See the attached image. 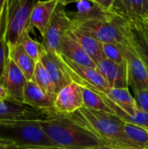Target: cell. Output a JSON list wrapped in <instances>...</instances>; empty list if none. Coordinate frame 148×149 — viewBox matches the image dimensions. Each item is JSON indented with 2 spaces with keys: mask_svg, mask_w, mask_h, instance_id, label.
<instances>
[{
  "mask_svg": "<svg viewBox=\"0 0 148 149\" xmlns=\"http://www.w3.org/2000/svg\"><path fill=\"white\" fill-rule=\"evenodd\" d=\"M38 123L46 135L58 148L89 149L104 146L97 134L69 115L56 113L45 120H38Z\"/></svg>",
  "mask_w": 148,
  "mask_h": 149,
  "instance_id": "1",
  "label": "cell"
},
{
  "mask_svg": "<svg viewBox=\"0 0 148 149\" xmlns=\"http://www.w3.org/2000/svg\"><path fill=\"white\" fill-rule=\"evenodd\" d=\"M69 116L97 134L104 146L116 149H140L126 134V122L113 113L82 107Z\"/></svg>",
  "mask_w": 148,
  "mask_h": 149,
  "instance_id": "2",
  "label": "cell"
},
{
  "mask_svg": "<svg viewBox=\"0 0 148 149\" xmlns=\"http://www.w3.org/2000/svg\"><path fill=\"white\" fill-rule=\"evenodd\" d=\"M0 141L12 148L57 147L38 120H0Z\"/></svg>",
  "mask_w": 148,
  "mask_h": 149,
  "instance_id": "3",
  "label": "cell"
},
{
  "mask_svg": "<svg viewBox=\"0 0 148 149\" xmlns=\"http://www.w3.org/2000/svg\"><path fill=\"white\" fill-rule=\"evenodd\" d=\"M128 18L119 15L109 20H91L72 23V28L89 35L101 43L126 44L127 38Z\"/></svg>",
  "mask_w": 148,
  "mask_h": 149,
  "instance_id": "4",
  "label": "cell"
},
{
  "mask_svg": "<svg viewBox=\"0 0 148 149\" xmlns=\"http://www.w3.org/2000/svg\"><path fill=\"white\" fill-rule=\"evenodd\" d=\"M38 0H17L12 10L8 13L6 42L8 48L19 45L24 34L29 31L32 10Z\"/></svg>",
  "mask_w": 148,
  "mask_h": 149,
  "instance_id": "5",
  "label": "cell"
},
{
  "mask_svg": "<svg viewBox=\"0 0 148 149\" xmlns=\"http://www.w3.org/2000/svg\"><path fill=\"white\" fill-rule=\"evenodd\" d=\"M72 26V21L65 10V6L58 3L43 36L42 44L45 51L60 54L61 41Z\"/></svg>",
  "mask_w": 148,
  "mask_h": 149,
  "instance_id": "6",
  "label": "cell"
},
{
  "mask_svg": "<svg viewBox=\"0 0 148 149\" xmlns=\"http://www.w3.org/2000/svg\"><path fill=\"white\" fill-rule=\"evenodd\" d=\"M124 48L125 58L127 66L128 86L132 87L133 93L142 89L148 90L147 69L129 38L124 45Z\"/></svg>",
  "mask_w": 148,
  "mask_h": 149,
  "instance_id": "7",
  "label": "cell"
},
{
  "mask_svg": "<svg viewBox=\"0 0 148 149\" xmlns=\"http://www.w3.org/2000/svg\"><path fill=\"white\" fill-rule=\"evenodd\" d=\"M54 113L10 100H0V120H42Z\"/></svg>",
  "mask_w": 148,
  "mask_h": 149,
  "instance_id": "8",
  "label": "cell"
},
{
  "mask_svg": "<svg viewBox=\"0 0 148 149\" xmlns=\"http://www.w3.org/2000/svg\"><path fill=\"white\" fill-rule=\"evenodd\" d=\"M83 107L81 86L75 81L63 87L55 97L54 111L57 113L70 115Z\"/></svg>",
  "mask_w": 148,
  "mask_h": 149,
  "instance_id": "9",
  "label": "cell"
},
{
  "mask_svg": "<svg viewBox=\"0 0 148 149\" xmlns=\"http://www.w3.org/2000/svg\"><path fill=\"white\" fill-rule=\"evenodd\" d=\"M27 81L23 72L10 58L3 77L0 79V84L8 92L10 100L24 103V93Z\"/></svg>",
  "mask_w": 148,
  "mask_h": 149,
  "instance_id": "10",
  "label": "cell"
},
{
  "mask_svg": "<svg viewBox=\"0 0 148 149\" xmlns=\"http://www.w3.org/2000/svg\"><path fill=\"white\" fill-rule=\"evenodd\" d=\"M39 61L49 72L55 86L56 93H58L63 87L72 82L67 65L60 54L44 50Z\"/></svg>",
  "mask_w": 148,
  "mask_h": 149,
  "instance_id": "11",
  "label": "cell"
},
{
  "mask_svg": "<svg viewBox=\"0 0 148 149\" xmlns=\"http://www.w3.org/2000/svg\"><path fill=\"white\" fill-rule=\"evenodd\" d=\"M119 16L113 10H106L92 0H82L76 3L75 10L69 14L72 23H82L91 20H109Z\"/></svg>",
  "mask_w": 148,
  "mask_h": 149,
  "instance_id": "12",
  "label": "cell"
},
{
  "mask_svg": "<svg viewBox=\"0 0 148 149\" xmlns=\"http://www.w3.org/2000/svg\"><path fill=\"white\" fill-rule=\"evenodd\" d=\"M96 69L113 88H128V74L126 61L116 63L104 58L96 64Z\"/></svg>",
  "mask_w": 148,
  "mask_h": 149,
  "instance_id": "13",
  "label": "cell"
},
{
  "mask_svg": "<svg viewBox=\"0 0 148 149\" xmlns=\"http://www.w3.org/2000/svg\"><path fill=\"white\" fill-rule=\"evenodd\" d=\"M61 57L67 65V69L71 76L81 79L82 81L92 86L97 90L102 93H105L108 88H110L107 81L96 68L84 66L72 62V60L65 58L62 55Z\"/></svg>",
  "mask_w": 148,
  "mask_h": 149,
  "instance_id": "14",
  "label": "cell"
},
{
  "mask_svg": "<svg viewBox=\"0 0 148 149\" xmlns=\"http://www.w3.org/2000/svg\"><path fill=\"white\" fill-rule=\"evenodd\" d=\"M55 97L40 88L32 80H28L24 88V104L38 110L56 113L54 111Z\"/></svg>",
  "mask_w": 148,
  "mask_h": 149,
  "instance_id": "15",
  "label": "cell"
},
{
  "mask_svg": "<svg viewBox=\"0 0 148 149\" xmlns=\"http://www.w3.org/2000/svg\"><path fill=\"white\" fill-rule=\"evenodd\" d=\"M58 4V0H38L31 15L29 32L36 28L43 37Z\"/></svg>",
  "mask_w": 148,
  "mask_h": 149,
  "instance_id": "16",
  "label": "cell"
},
{
  "mask_svg": "<svg viewBox=\"0 0 148 149\" xmlns=\"http://www.w3.org/2000/svg\"><path fill=\"white\" fill-rule=\"evenodd\" d=\"M60 55L76 64L96 68V63L86 53L80 44L69 33V31L66 32L61 41Z\"/></svg>",
  "mask_w": 148,
  "mask_h": 149,
  "instance_id": "17",
  "label": "cell"
},
{
  "mask_svg": "<svg viewBox=\"0 0 148 149\" xmlns=\"http://www.w3.org/2000/svg\"><path fill=\"white\" fill-rule=\"evenodd\" d=\"M127 37L148 72V38L138 19H128Z\"/></svg>",
  "mask_w": 148,
  "mask_h": 149,
  "instance_id": "18",
  "label": "cell"
},
{
  "mask_svg": "<svg viewBox=\"0 0 148 149\" xmlns=\"http://www.w3.org/2000/svg\"><path fill=\"white\" fill-rule=\"evenodd\" d=\"M113 10L128 19L144 18L148 13V0H115Z\"/></svg>",
  "mask_w": 148,
  "mask_h": 149,
  "instance_id": "19",
  "label": "cell"
},
{
  "mask_svg": "<svg viewBox=\"0 0 148 149\" xmlns=\"http://www.w3.org/2000/svg\"><path fill=\"white\" fill-rule=\"evenodd\" d=\"M103 94L129 115H134L137 113L138 108L136 107L134 97L130 93L128 88L110 87L103 93Z\"/></svg>",
  "mask_w": 148,
  "mask_h": 149,
  "instance_id": "20",
  "label": "cell"
},
{
  "mask_svg": "<svg viewBox=\"0 0 148 149\" xmlns=\"http://www.w3.org/2000/svg\"><path fill=\"white\" fill-rule=\"evenodd\" d=\"M69 33L80 44L86 53L91 57V58L97 64L102 59L106 58L103 53L102 43L94 38L81 32L79 30L72 28L68 31Z\"/></svg>",
  "mask_w": 148,
  "mask_h": 149,
  "instance_id": "21",
  "label": "cell"
},
{
  "mask_svg": "<svg viewBox=\"0 0 148 149\" xmlns=\"http://www.w3.org/2000/svg\"><path fill=\"white\" fill-rule=\"evenodd\" d=\"M9 55L18 68L23 72L27 80H31L37 62L26 53L21 44L9 48Z\"/></svg>",
  "mask_w": 148,
  "mask_h": 149,
  "instance_id": "22",
  "label": "cell"
},
{
  "mask_svg": "<svg viewBox=\"0 0 148 149\" xmlns=\"http://www.w3.org/2000/svg\"><path fill=\"white\" fill-rule=\"evenodd\" d=\"M80 86H81L82 95H83V104H84L83 107H85L91 110L113 113L108 105L106 103V101L98 93H96L94 90L87 86H81V85Z\"/></svg>",
  "mask_w": 148,
  "mask_h": 149,
  "instance_id": "23",
  "label": "cell"
},
{
  "mask_svg": "<svg viewBox=\"0 0 148 149\" xmlns=\"http://www.w3.org/2000/svg\"><path fill=\"white\" fill-rule=\"evenodd\" d=\"M31 80L35 82L40 88H42L47 93L53 97H56L57 93L55 91V86L51 79V77L47 69L45 68V66L40 61L37 62L36 64L35 71Z\"/></svg>",
  "mask_w": 148,
  "mask_h": 149,
  "instance_id": "24",
  "label": "cell"
},
{
  "mask_svg": "<svg viewBox=\"0 0 148 149\" xmlns=\"http://www.w3.org/2000/svg\"><path fill=\"white\" fill-rule=\"evenodd\" d=\"M20 44L23 46L24 50L26 52V53L32 59H34L36 62H38L40 60L45 49L44 48L43 44L38 43L30 36L29 31H26L24 34Z\"/></svg>",
  "mask_w": 148,
  "mask_h": 149,
  "instance_id": "25",
  "label": "cell"
},
{
  "mask_svg": "<svg viewBox=\"0 0 148 149\" xmlns=\"http://www.w3.org/2000/svg\"><path fill=\"white\" fill-rule=\"evenodd\" d=\"M124 45L125 44L120 43H102V49L105 58L116 63L125 62Z\"/></svg>",
  "mask_w": 148,
  "mask_h": 149,
  "instance_id": "26",
  "label": "cell"
},
{
  "mask_svg": "<svg viewBox=\"0 0 148 149\" xmlns=\"http://www.w3.org/2000/svg\"><path fill=\"white\" fill-rule=\"evenodd\" d=\"M134 100L137 108L148 113V90L142 89L134 92Z\"/></svg>",
  "mask_w": 148,
  "mask_h": 149,
  "instance_id": "27",
  "label": "cell"
},
{
  "mask_svg": "<svg viewBox=\"0 0 148 149\" xmlns=\"http://www.w3.org/2000/svg\"><path fill=\"white\" fill-rule=\"evenodd\" d=\"M106 10H113L115 0H92Z\"/></svg>",
  "mask_w": 148,
  "mask_h": 149,
  "instance_id": "28",
  "label": "cell"
},
{
  "mask_svg": "<svg viewBox=\"0 0 148 149\" xmlns=\"http://www.w3.org/2000/svg\"><path fill=\"white\" fill-rule=\"evenodd\" d=\"M10 100V95L6 89L0 84V100Z\"/></svg>",
  "mask_w": 148,
  "mask_h": 149,
  "instance_id": "29",
  "label": "cell"
},
{
  "mask_svg": "<svg viewBox=\"0 0 148 149\" xmlns=\"http://www.w3.org/2000/svg\"><path fill=\"white\" fill-rule=\"evenodd\" d=\"M138 20H139V22H140V25H141L142 29L144 30V31H145V33H146L147 37L148 38V18L147 17L139 18Z\"/></svg>",
  "mask_w": 148,
  "mask_h": 149,
  "instance_id": "30",
  "label": "cell"
},
{
  "mask_svg": "<svg viewBox=\"0 0 148 149\" xmlns=\"http://www.w3.org/2000/svg\"><path fill=\"white\" fill-rule=\"evenodd\" d=\"M17 0H7V6H8V13H10L12 9L14 8L15 4L17 3Z\"/></svg>",
  "mask_w": 148,
  "mask_h": 149,
  "instance_id": "31",
  "label": "cell"
},
{
  "mask_svg": "<svg viewBox=\"0 0 148 149\" xmlns=\"http://www.w3.org/2000/svg\"><path fill=\"white\" fill-rule=\"evenodd\" d=\"M11 149H64L58 147H33V148H11Z\"/></svg>",
  "mask_w": 148,
  "mask_h": 149,
  "instance_id": "32",
  "label": "cell"
},
{
  "mask_svg": "<svg viewBox=\"0 0 148 149\" xmlns=\"http://www.w3.org/2000/svg\"><path fill=\"white\" fill-rule=\"evenodd\" d=\"M80 1H82V0H58V3H61L64 6H66L69 3H76L80 2Z\"/></svg>",
  "mask_w": 148,
  "mask_h": 149,
  "instance_id": "33",
  "label": "cell"
},
{
  "mask_svg": "<svg viewBox=\"0 0 148 149\" xmlns=\"http://www.w3.org/2000/svg\"><path fill=\"white\" fill-rule=\"evenodd\" d=\"M5 3H7V0H0V13H1V11L3 10Z\"/></svg>",
  "mask_w": 148,
  "mask_h": 149,
  "instance_id": "34",
  "label": "cell"
},
{
  "mask_svg": "<svg viewBox=\"0 0 148 149\" xmlns=\"http://www.w3.org/2000/svg\"><path fill=\"white\" fill-rule=\"evenodd\" d=\"M89 149H116L113 148H110V147H106V146H101V147H96L93 148H89Z\"/></svg>",
  "mask_w": 148,
  "mask_h": 149,
  "instance_id": "35",
  "label": "cell"
},
{
  "mask_svg": "<svg viewBox=\"0 0 148 149\" xmlns=\"http://www.w3.org/2000/svg\"><path fill=\"white\" fill-rule=\"evenodd\" d=\"M12 148H10V147H7V146H1L0 149H11Z\"/></svg>",
  "mask_w": 148,
  "mask_h": 149,
  "instance_id": "36",
  "label": "cell"
},
{
  "mask_svg": "<svg viewBox=\"0 0 148 149\" xmlns=\"http://www.w3.org/2000/svg\"><path fill=\"white\" fill-rule=\"evenodd\" d=\"M1 146H6V145H5L3 142H2V141H0V147H1ZM7 147H8V146H7Z\"/></svg>",
  "mask_w": 148,
  "mask_h": 149,
  "instance_id": "37",
  "label": "cell"
},
{
  "mask_svg": "<svg viewBox=\"0 0 148 149\" xmlns=\"http://www.w3.org/2000/svg\"><path fill=\"white\" fill-rule=\"evenodd\" d=\"M147 17V18H148V13H147V17Z\"/></svg>",
  "mask_w": 148,
  "mask_h": 149,
  "instance_id": "38",
  "label": "cell"
}]
</instances>
